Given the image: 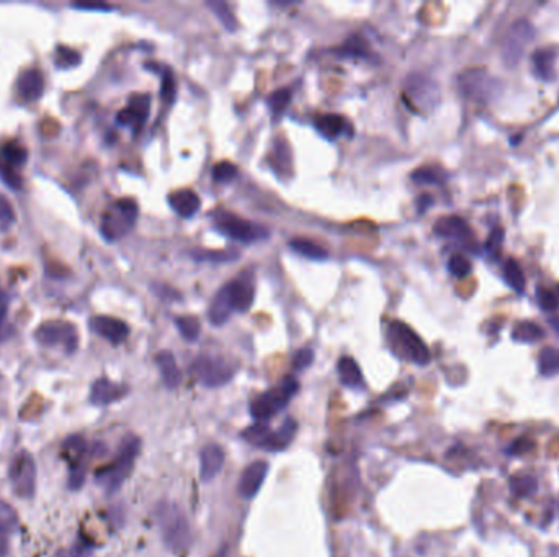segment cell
<instances>
[{"mask_svg": "<svg viewBox=\"0 0 559 557\" xmlns=\"http://www.w3.org/2000/svg\"><path fill=\"white\" fill-rule=\"evenodd\" d=\"M156 521L164 544L172 553L182 554L191 544V530L187 516L177 504L161 502L156 506Z\"/></svg>", "mask_w": 559, "mask_h": 557, "instance_id": "obj_1", "label": "cell"}, {"mask_svg": "<svg viewBox=\"0 0 559 557\" xmlns=\"http://www.w3.org/2000/svg\"><path fill=\"white\" fill-rule=\"evenodd\" d=\"M138 205L131 198H121L106 207L100 231L106 241H118L133 229L138 219Z\"/></svg>", "mask_w": 559, "mask_h": 557, "instance_id": "obj_2", "label": "cell"}, {"mask_svg": "<svg viewBox=\"0 0 559 557\" xmlns=\"http://www.w3.org/2000/svg\"><path fill=\"white\" fill-rule=\"evenodd\" d=\"M388 338L396 354L419 366L430 363V352L424 340L404 322H393L388 328Z\"/></svg>", "mask_w": 559, "mask_h": 557, "instance_id": "obj_3", "label": "cell"}, {"mask_svg": "<svg viewBox=\"0 0 559 557\" xmlns=\"http://www.w3.org/2000/svg\"><path fill=\"white\" fill-rule=\"evenodd\" d=\"M299 383L293 376H287L277 388L270 391L263 392L257 399H253L251 404V414L257 422H265V420L275 417L280 410L284 409L294 394L298 392Z\"/></svg>", "mask_w": 559, "mask_h": 557, "instance_id": "obj_4", "label": "cell"}, {"mask_svg": "<svg viewBox=\"0 0 559 557\" xmlns=\"http://www.w3.org/2000/svg\"><path fill=\"white\" fill-rule=\"evenodd\" d=\"M216 227L222 234H226L231 239L242 242V244H252V242L265 241L268 237V231L265 227L253 224V222L242 219L232 212H220L216 216Z\"/></svg>", "mask_w": 559, "mask_h": 557, "instance_id": "obj_5", "label": "cell"}, {"mask_svg": "<svg viewBox=\"0 0 559 557\" xmlns=\"http://www.w3.org/2000/svg\"><path fill=\"white\" fill-rule=\"evenodd\" d=\"M139 447L141 443L138 437H128L125 440V443L121 444L118 458H116V461L110 469L105 470L103 478H101L103 479L106 490H108L110 494L116 492V490L121 487V484L125 482L126 478H128L131 469H133L136 456L139 453Z\"/></svg>", "mask_w": 559, "mask_h": 557, "instance_id": "obj_6", "label": "cell"}, {"mask_svg": "<svg viewBox=\"0 0 559 557\" xmlns=\"http://www.w3.org/2000/svg\"><path fill=\"white\" fill-rule=\"evenodd\" d=\"M10 484L13 492L22 499L33 497L37 490V464L33 456L27 452H20L15 456L8 469Z\"/></svg>", "mask_w": 559, "mask_h": 557, "instance_id": "obj_7", "label": "cell"}, {"mask_svg": "<svg viewBox=\"0 0 559 557\" xmlns=\"http://www.w3.org/2000/svg\"><path fill=\"white\" fill-rule=\"evenodd\" d=\"M191 373L196 378V381L206 388L225 386L234 376L232 368L227 364V361L216 357L196 358L191 366Z\"/></svg>", "mask_w": 559, "mask_h": 557, "instance_id": "obj_8", "label": "cell"}, {"mask_svg": "<svg viewBox=\"0 0 559 557\" xmlns=\"http://www.w3.org/2000/svg\"><path fill=\"white\" fill-rule=\"evenodd\" d=\"M34 338L44 347H64L69 353L77 348V332L73 324L63 321H51L42 324L34 332Z\"/></svg>", "mask_w": 559, "mask_h": 557, "instance_id": "obj_9", "label": "cell"}, {"mask_svg": "<svg viewBox=\"0 0 559 557\" xmlns=\"http://www.w3.org/2000/svg\"><path fill=\"white\" fill-rule=\"evenodd\" d=\"M535 37V30L525 20H518L509 28L505 34L504 46H502V56L507 64L515 65L525 53L528 44L532 43Z\"/></svg>", "mask_w": 559, "mask_h": 557, "instance_id": "obj_10", "label": "cell"}, {"mask_svg": "<svg viewBox=\"0 0 559 557\" xmlns=\"http://www.w3.org/2000/svg\"><path fill=\"white\" fill-rule=\"evenodd\" d=\"M268 474V463L265 461H253L242 470L237 484V492L244 499H253L262 489Z\"/></svg>", "mask_w": 559, "mask_h": 557, "instance_id": "obj_11", "label": "cell"}, {"mask_svg": "<svg viewBox=\"0 0 559 557\" xmlns=\"http://www.w3.org/2000/svg\"><path fill=\"white\" fill-rule=\"evenodd\" d=\"M89 326L92 331L105 340H108L111 345H120L130 335L128 324L120 321L116 317L110 316H95L90 319Z\"/></svg>", "mask_w": 559, "mask_h": 557, "instance_id": "obj_12", "label": "cell"}, {"mask_svg": "<svg viewBox=\"0 0 559 557\" xmlns=\"http://www.w3.org/2000/svg\"><path fill=\"white\" fill-rule=\"evenodd\" d=\"M151 111V97L147 94H136L130 98L128 106L121 110L116 120L120 124L131 126L133 129H139L146 123Z\"/></svg>", "mask_w": 559, "mask_h": 557, "instance_id": "obj_13", "label": "cell"}, {"mask_svg": "<svg viewBox=\"0 0 559 557\" xmlns=\"http://www.w3.org/2000/svg\"><path fill=\"white\" fill-rule=\"evenodd\" d=\"M222 290H225L227 300L231 302L232 311L246 312L251 309L253 296H256V288H253V283L249 278L239 276L222 286Z\"/></svg>", "mask_w": 559, "mask_h": 557, "instance_id": "obj_14", "label": "cell"}, {"mask_svg": "<svg viewBox=\"0 0 559 557\" xmlns=\"http://www.w3.org/2000/svg\"><path fill=\"white\" fill-rule=\"evenodd\" d=\"M461 92L470 98L484 100L491 94V77L482 69H470L460 77Z\"/></svg>", "mask_w": 559, "mask_h": 557, "instance_id": "obj_15", "label": "cell"}, {"mask_svg": "<svg viewBox=\"0 0 559 557\" xmlns=\"http://www.w3.org/2000/svg\"><path fill=\"white\" fill-rule=\"evenodd\" d=\"M128 392L123 384L113 383L110 379L101 378L96 379L92 384V389H90V402L94 405H110L113 402L121 401Z\"/></svg>", "mask_w": 559, "mask_h": 557, "instance_id": "obj_16", "label": "cell"}, {"mask_svg": "<svg viewBox=\"0 0 559 557\" xmlns=\"http://www.w3.org/2000/svg\"><path fill=\"white\" fill-rule=\"evenodd\" d=\"M200 461H201V468H200V475L201 480L205 482H210L216 478L218 474L221 473L222 466H225V452L220 444L210 443L206 447H203L200 453Z\"/></svg>", "mask_w": 559, "mask_h": 557, "instance_id": "obj_17", "label": "cell"}, {"mask_svg": "<svg viewBox=\"0 0 559 557\" xmlns=\"http://www.w3.org/2000/svg\"><path fill=\"white\" fill-rule=\"evenodd\" d=\"M18 95L25 101H34L43 95L44 77L43 72L37 68H30L18 77L17 82Z\"/></svg>", "mask_w": 559, "mask_h": 557, "instance_id": "obj_18", "label": "cell"}, {"mask_svg": "<svg viewBox=\"0 0 559 557\" xmlns=\"http://www.w3.org/2000/svg\"><path fill=\"white\" fill-rule=\"evenodd\" d=\"M435 234L445 237V239L466 241L471 237V231L465 219H461L458 216H446L441 217L435 224Z\"/></svg>", "mask_w": 559, "mask_h": 557, "instance_id": "obj_19", "label": "cell"}, {"mask_svg": "<svg viewBox=\"0 0 559 557\" xmlns=\"http://www.w3.org/2000/svg\"><path fill=\"white\" fill-rule=\"evenodd\" d=\"M169 205L182 217H191L200 210V196L193 190H177L169 195Z\"/></svg>", "mask_w": 559, "mask_h": 557, "instance_id": "obj_20", "label": "cell"}, {"mask_svg": "<svg viewBox=\"0 0 559 557\" xmlns=\"http://www.w3.org/2000/svg\"><path fill=\"white\" fill-rule=\"evenodd\" d=\"M156 363L159 366L162 381L167 389H177L182 383V373L177 366L175 357L170 352H161L156 357Z\"/></svg>", "mask_w": 559, "mask_h": 557, "instance_id": "obj_21", "label": "cell"}, {"mask_svg": "<svg viewBox=\"0 0 559 557\" xmlns=\"http://www.w3.org/2000/svg\"><path fill=\"white\" fill-rule=\"evenodd\" d=\"M316 128L327 139H337L339 136L352 131V126L340 115H324L316 120Z\"/></svg>", "mask_w": 559, "mask_h": 557, "instance_id": "obj_22", "label": "cell"}, {"mask_svg": "<svg viewBox=\"0 0 559 557\" xmlns=\"http://www.w3.org/2000/svg\"><path fill=\"white\" fill-rule=\"evenodd\" d=\"M337 371H339L340 383H342L344 386H347V388L363 386L362 369H360V366L353 358H350V357L340 358L339 364H337Z\"/></svg>", "mask_w": 559, "mask_h": 557, "instance_id": "obj_23", "label": "cell"}, {"mask_svg": "<svg viewBox=\"0 0 559 557\" xmlns=\"http://www.w3.org/2000/svg\"><path fill=\"white\" fill-rule=\"evenodd\" d=\"M273 437H275V432H272L267 425H263L260 422L251 425V427L242 432V438L246 440L247 443L253 444V447L267 448V449H273Z\"/></svg>", "mask_w": 559, "mask_h": 557, "instance_id": "obj_24", "label": "cell"}, {"mask_svg": "<svg viewBox=\"0 0 559 557\" xmlns=\"http://www.w3.org/2000/svg\"><path fill=\"white\" fill-rule=\"evenodd\" d=\"M232 307H231V302L227 300L225 290H220V293L215 296V300H213L211 306H210V311H208V317H210V322L213 326H222V324H226L230 321L231 314H232Z\"/></svg>", "mask_w": 559, "mask_h": 557, "instance_id": "obj_25", "label": "cell"}, {"mask_svg": "<svg viewBox=\"0 0 559 557\" xmlns=\"http://www.w3.org/2000/svg\"><path fill=\"white\" fill-rule=\"evenodd\" d=\"M533 70L543 80H551L555 75V54L548 49H538L533 53Z\"/></svg>", "mask_w": 559, "mask_h": 557, "instance_id": "obj_26", "label": "cell"}, {"mask_svg": "<svg viewBox=\"0 0 559 557\" xmlns=\"http://www.w3.org/2000/svg\"><path fill=\"white\" fill-rule=\"evenodd\" d=\"M289 247H291L293 252H296L306 258H311V260H324V258L329 257V253L322 247H319L318 244H314V242L308 239H301V237L289 241Z\"/></svg>", "mask_w": 559, "mask_h": 557, "instance_id": "obj_27", "label": "cell"}, {"mask_svg": "<svg viewBox=\"0 0 559 557\" xmlns=\"http://www.w3.org/2000/svg\"><path fill=\"white\" fill-rule=\"evenodd\" d=\"M543 337H545V332H543V328L535 322L530 321L520 322L517 324L515 328H513V338H515L517 342L533 343L541 340Z\"/></svg>", "mask_w": 559, "mask_h": 557, "instance_id": "obj_28", "label": "cell"}, {"mask_svg": "<svg viewBox=\"0 0 559 557\" xmlns=\"http://www.w3.org/2000/svg\"><path fill=\"white\" fill-rule=\"evenodd\" d=\"M502 273H504L505 281L509 283V286L515 293H523L525 291V275H523L522 268L518 263L510 258L504 263V268H502Z\"/></svg>", "mask_w": 559, "mask_h": 557, "instance_id": "obj_29", "label": "cell"}, {"mask_svg": "<svg viewBox=\"0 0 559 557\" xmlns=\"http://www.w3.org/2000/svg\"><path fill=\"white\" fill-rule=\"evenodd\" d=\"M538 368L543 376H555L559 373V350L558 348L548 347L543 348L538 357Z\"/></svg>", "mask_w": 559, "mask_h": 557, "instance_id": "obj_30", "label": "cell"}, {"mask_svg": "<svg viewBox=\"0 0 559 557\" xmlns=\"http://www.w3.org/2000/svg\"><path fill=\"white\" fill-rule=\"evenodd\" d=\"M0 159L4 160L2 164L12 167V169H17V167L23 165L27 162V151L17 143H8L0 149Z\"/></svg>", "mask_w": 559, "mask_h": 557, "instance_id": "obj_31", "label": "cell"}, {"mask_svg": "<svg viewBox=\"0 0 559 557\" xmlns=\"http://www.w3.org/2000/svg\"><path fill=\"white\" fill-rule=\"evenodd\" d=\"M339 56L344 58H370V49L362 37H352L337 49Z\"/></svg>", "mask_w": 559, "mask_h": 557, "instance_id": "obj_32", "label": "cell"}, {"mask_svg": "<svg viewBox=\"0 0 559 557\" xmlns=\"http://www.w3.org/2000/svg\"><path fill=\"white\" fill-rule=\"evenodd\" d=\"M294 433H296V422L293 418H287L273 437V452L287 448L294 438Z\"/></svg>", "mask_w": 559, "mask_h": 557, "instance_id": "obj_33", "label": "cell"}, {"mask_svg": "<svg viewBox=\"0 0 559 557\" xmlns=\"http://www.w3.org/2000/svg\"><path fill=\"white\" fill-rule=\"evenodd\" d=\"M175 324H177V328H179V332L182 333V337L185 338L188 342H195L198 337H200V321H198L196 317L193 316H182V317H177L175 319Z\"/></svg>", "mask_w": 559, "mask_h": 557, "instance_id": "obj_34", "label": "cell"}, {"mask_svg": "<svg viewBox=\"0 0 559 557\" xmlns=\"http://www.w3.org/2000/svg\"><path fill=\"white\" fill-rule=\"evenodd\" d=\"M18 528V515L13 506L0 500V534L13 533Z\"/></svg>", "mask_w": 559, "mask_h": 557, "instance_id": "obj_35", "label": "cell"}, {"mask_svg": "<svg viewBox=\"0 0 559 557\" xmlns=\"http://www.w3.org/2000/svg\"><path fill=\"white\" fill-rule=\"evenodd\" d=\"M208 7L215 12V15L220 18V22L225 25L226 30H230V32H234V30H236L237 22H236V18H234V13H232L230 5L225 2H220V0H210V2H208Z\"/></svg>", "mask_w": 559, "mask_h": 557, "instance_id": "obj_36", "label": "cell"}, {"mask_svg": "<svg viewBox=\"0 0 559 557\" xmlns=\"http://www.w3.org/2000/svg\"><path fill=\"white\" fill-rule=\"evenodd\" d=\"M239 170L237 167L231 164V162H220L213 167V180L218 184H230L234 179H237Z\"/></svg>", "mask_w": 559, "mask_h": 557, "instance_id": "obj_37", "label": "cell"}, {"mask_svg": "<svg viewBox=\"0 0 559 557\" xmlns=\"http://www.w3.org/2000/svg\"><path fill=\"white\" fill-rule=\"evenodd\" d=\"M512 492L518 495V497H528V495L536 492V480L530 478V475H523V478H513L510 480Z\"/></svg>", "mask_w": 559, "mask_h": 557, "instance_id": "obj_38", "label": "cell"}, {"mask_svg": "<svg viewBox=\"0 0 559 557\" xmlns=\"http://www.w3.org/2000/svg\"><path fill=\"white\" fill-rule=\"evenodd\" d=\"M161 95L165 100V103H172L175 100L177 95V84L174 74L170 72V69L162 68V84H161Z\"/></svg>", "mask_w": 559, "mask_h": 557, "instance_id": "obj_39", "label": "cell"}, {"mask_svg": "<svg viewBox=\"0 0 559 557\" xmlns=\"http://www.w3.org/2000/svg\"><path fill=\"white\" fill-rule=\"evenodd\" d=\"M268 106H270V110L273 113L278 115V113H283L284 110H287V106L289 105V101H291V92H289L288 89H282V90H275L270 97H268Z\"/></svg>", "mask_w": 559, "mask_h": 557, "instance_id": "obj_40", "label": "cell"}, {"mask_svg": "<svg viewBox=\"0 0 559 557\" xmlns=\"http://www.w3.org/2000/svg\"><path fill=\"white\" fill-rule=\"evenodd\" d=\"M448 270L456 278H465L471 273V263L465 255L461 253H455L448 262Z\"/></svg>", "mask_w": 559, "mask_h": 557, "instance_id": "obj_41", "label": "cell"}, {"mask_svg": "<svg viewBox=\"0 0 559 557\" xmlns=\"http://www.w3.org/2000/svg\"><path fill=\"white\" fill-rule=\"evenodd\" d=\"M413 180L419 185H440L441 184V177L436 170L429 169V167H424V169H417L413 174Z\"/></svg>", "mask_w": 559, "mask_h": 557, "instance_id": "obj_42", "label": "cell"}, {"mask_svg": "<svg viewBox=\"0 0 559 557\" xmlns=\"http://www.w3.org/2000/svg\"><path fill=\"white\" fill-rule=\"evenodd\" d=\"M536 296H538V304H540L543 311L553 312L559 307V300L553 291L545 290V288H540L536 293Z\"/></svg>", "mask_w": 559, "mask_h": 557, "instance_id": "obj_43", "label": "cell"}, {"mask_svg": "<svg viewBox=\"0 0 559 557\" xmlns=\"http://www.w3.org/2000/svg\"><path fill=\"white\" fill-rule=\"evenodd\" d=\"M314 361V352L311 348H301L293 358V369L294 371H303L308 366H311V363Z\"/></svg>", "mask_w": 559, "mask_h": 557, "instance_id": "obj_44", "label": "cell"}, {"mask_svg": "<svg viewBox=\"0 0 559 557\" xmlns=\"http://www.w3.org/2000/svg\"><path fill=\"white\" fill-rule=\"evenodd\" d=\"M13 221H15V212L12 205H10L5 196H0V227H2V229H7V227L13 224Z\"/></svg>", "mask_w": 559, "mask_h": 557, "instance_id": "obj_45", "label": "cell"}, {"mask_svg": "<svg viewBox=\"0 0 559 557\" xmlns=\"http://www.w3.org/2000/svg\"><path fill=\"white\" fill-rule=\"evenodd\" d=\"M502 241H504V229H494L491 232V237L486 242V247L489 252L499 250V247L502 245Z\"/></svg>", "mask_w": 559, "mask_h": 557, "instance_id": "obj_46", "label": "cell"}, {"mask_svg": "<svg viewBox=\"0 0 559 557\" xmlns=\"http://www.w3.org/2000/svg\"><path fill=\"white\" fill-rule=\"evenodd\" d=\"M56 557H90V551L84 546H74V548L59 551Z\"/></svg>", "mask_w": 559, "mask_h": 557, "instance_id": "obj_47", "label": "cell"}, {"mask_svg": "<svg viewBox=\"0 0 559 557\" xmlns=\"http://www.w3.org/2000/svg\"><path fill=\"white\" fill-rule=\"evenodd\" d=\"M58 56L59 58H63V63H65L68 65H74L77 64L80 60V56L75 53V51H70L68 48H59L58 49Z\"/></svg>", "mask_w": 559, "mask_h": 557, "instance_id": "obj_48", "label": "cell"}, {"mask_svg": "<svg viewBox=\"0 0 559 557\" xmlns=\"http://www.w3.org/2000/svg\"><path fill=\"white\" fill-rule=\"evenodd\" d=\"M74 7L84 8V10H108L110 8L108 5H90V4H79V5H74Z\"/></svg>", "mask_w": 559, "mask_h": 557, "instance_id": "obj_49", "label": "cell"}, {"mask_svg": "<svg viewBox=\"0 0 559 557\" xmlns=\"http://www.w3.org/2000/svg\"><path fill=\"white\" fill-rule=\"evenodd\" d=\"M551 326L555 327V331L559 333V319H551Z\"/></svg>", "mask_w": 559, "mask_h": 557, "instance_id": "obj_50", "label": "cell"}, {"mask_svg": "<svg viewBox=\"0 0 559 557\" xmlns=\"http://www.w3.org/2000/svg\"><path fill=\"white\" fill-rule=\"evenodd\" d=\"M218 557H225V554H222V553H220V554H218Z\"/></svg>", "mask_w": 559, "mask_h": 557, "instance_id": "obj_51", "label": "cell"}]
</instances>
